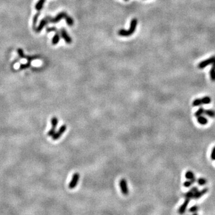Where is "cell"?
Wrapping results in <instances>:
<instances>
[{
    "label": "cell",
    "mask_w": 215,
    "mask_h": 215,
    "mask_svg": "<svg viewBox=\"0 0 215 215\" xmlns=\"http://www.w3.org/2000/svg\"><path fill=\"white\" fill-rule=\"evenodd\" d=\"M18 53H19V56H20V57H22V58H23V57L24 56L23 53V51H22V49H18Z\"/></svg>",
    "instance_id": "27"
},
{
    "label": "cell",
    "mask_w": 215,
    "mask_h": 215,
    "mask_svg": "<svg viewBox=\"0 0 215 215\" xmlns=\"http://www.w3.org/2000/svg\"><path fill=\"white\" fill-rule=\"evenodd\" d=\"M207 191H208L207 188H204L201 191H198V190H197L194 193V194L193 199H195V200L199 199V198H201L203 195L206 194L207 193Z\"/></svg>",
    "instance_id": "11"
},
{
    "label": "cell",
    "mask_w": 215,
    "mask_h": 215,
    "mask_svg": "<svg viewBox=\"0 0 215 215\" xmlns=\"http://www.w3.org/2000/svg\"><path fill=\"white\" fill-rule=\"evenodd\" d=\"M204 109L202 107H200V108L195 112V116L196 117L201 116V115L204 114Z\"/></svg>",
    "instance_id": "21"
},
{
    "label": "cell",
    "mask_w": 215,
    "mask_h": 215,
    "mask_svg": "<svg viewBox=\"0 0 215 215\" xmlns=\"http://www.w3.org/2000/svg\"><path fill=\"white\" fill-rule=\"evenodd\" d=\"M66 22L67 23V24L69 26H72L73 24H74V20H73V19H72L71 17H69V16H67L66 18Z\"/></svg>",
    "instance_id": "23"
},
{
    "label": "cell",
    "mask_w": 215,
    "mask_h": 215,
    "mask_svg": "<svg viewBox=\"0 0 215 215\" xmlns=\"http://www.w3.org/2000/svg\"><path fill=\"white\" fill-rule=\"evenodd\" d=\"M211 159L212 160H215V146L213 148L211 153Z\"/></svg>",
    "instance_id": "25"
},
{
    "label": "cell",
    "mask_w": 215,
    "mask_h": 215,
    "mask_svg": "<svg viewBox=\"0 0 215 215\" xmlns=\"http://www.w3.org/2000/svg\"><path fill=\"white\" fill-rule=\"evenodd\" d=\"M190 199H189V198H185V201H184V203L182 204V206H180L179 208L178 212L179 214H183V213L186 211V208L188 206V204L189 203H190Z\"/></svg>",
    "instance_id": "12"
},
{
    "label": "cell",
    "mask_w": 215,
    "mask_h": 215,
    "mask_svg": "<svg viewBox=\"0 0 215 215\" xmlns=\"http://www.w3.org/2000/svg\"><path fill=\"white\" fill-rule=\"evenodd\" d=\"M60 35L58 31H56V34H55V36L53 37V39H52V44L53 45H56L58 44L59 42L60 41Z\"/></svg>",
    "instance_id": "16"
},
{
    "label": "cell",
    "mask_w": 215,
    "mask_h": 215,
    "mask_svg": "<svg viewBox=\"0 0 215 215\" xmlns=\"http://www.w3.org/2000/svg\"><path fill=\"white\" fill-rule=\"evenodd\" d=\"M68 15L66 14V13L65 12H61L60 13H59L58 15H57L56 17L55 18H51V17H49V22H51L53 23H58L59 22L60 20H61L62 18H66L67 17Z\"/></svg>",
    "instance_id": "8"
},
{
    "label": "cell",
    "mask_w": 215,
    "mask_h": 215,
    "mask_svg": "<svg viewBox=\"0 0 215 215\" xmlns=\"http://www.w3.org/2000/svg\"><path fill=\"white\" fill-rule=\"evenodd\" d=\"M47 32H52V31H57V29L55 27H52V28H47L46 29Z\"/></svg>",
    "instance_id": "26"
},
{
    "label": "cell",
    "mask_w": 215,
    "mask_h": 215,
    "mask_svg": "<svg viewBox=\"0 0 215 215\" xmlns=\"http://www.w3.org/2000/svg\"><path fill=\"white\" fill-rule=\"evenodd\" d=\"M137 24H138V20L136 19H133L131 21L130 29L128 31L121 29L118 31V35L122 37H128V36L132 35L136 30Z\"/></svg>",
    "instance_id": "1"
},
{
    "label": "cell",
    "mask_w": 215,
    "mask_h": 215,
    "mask_svg": "<svg viewBox=\"0 0 215 215\" xmlns=\"http://www.w3.org/2000/svg\"><path fill=\"white\" fill-rule=\"evenodd\" d=\"M40 12L39 11L38 13H37L34 16V17L33 18V29H35V30L36 29V25H37V21H38V17L39 16H40Z\"/></svg>",
    "instance_id": "20"
},
{
    "label": "cell",
    "mask_w": 215,
    "mask_h": 215,
    "mask_svg": "<svg viewBox=\"0 0 215 215\" xmlns=\"http://www.w3.org/2000/svg\"><path fill=\"white\" fill-rule=\"evenodd\" d=\"M45 2V0H39L37 4L35 5V9L37 11H40L41 10L43 9L44 4Z\"/></svg>",
    "instance_id": "14"
},
{
    "label": "cell",
    "mask_w": 215,
    "mask_h": 215,
    "mask_svg": "<svg viewBox=\"0 0 215 215\" xmlns=\"http://www.w3.org/2000/svg\"><path fill=\"white\" fill-rule=\"evenodd\" d=\"M66 125H62V126L60 127L59 129L57 132H55V134L53 135V136H52V139L53 140V141H56V140H58L62 136L63 133L65 132V131H66Z\"/></svg>",
    "instance_id": "6"
},
{
    "label": "cell",
    "mask_w": 215,
    "mask_h": 215,
    "mask_svg": "<svg viewBox=\"0 0 215 215\" xmlns=\"http://www.w3.org/2000/svg\"><path fill=\"white\" fill-rule=\"evenodd\" d=\"M211 102V98L208 96H206L201 99H195L193 102L194 106H198L203 104H209Z\"/></svg>",
    "instance_id": "2"
},
{
    "label": "cell",
    "mask_w": 215,
    "mask_h": 215,
    "mask_svg": "<svg viewBox=\"0 0 215 215\" xmlns=\"http://www.w3.org/2000/svg\"><path fill=\"white\" fill-rule=\"evenodd\" d=\"M215 62V56H212L211 58H210L208 59L205 60V61H202L201 62H200L198 65V67L199 69H204V68H206V66H207L208 65L213 64Z\"/></svg>",
    "instance_id": "5"
},
{
    "label": "cell",
    "mask_w": 215,
    "mask_h": 215,
    "mask_svg": "<svg viewBox=\"0 0 215 215\" xmlns=\"http://www.w3.org/2000/svg\"><path fill=\"white\" fill-rule=\"evenodd\" d=\"M197 183H198V185H201V186H203V185H206V183H207V180L204 178H203V177L197 179Z\"/></svg>",
    "instance_id": "22"
},
{
    "label": "cell",
    "mask_w": 215,
    "mask_h": 215,
    "mask_svg": "<svg viewBox=\"0 0 215 215\" xmlns=\"http://www.w3.org/2000/svg\"><path fill=\"white\" fill-rule=\"evenodd\" d=\"M185 177L188 180H193V179H195V175L194 174V173L192 171H188L185 173Z\"/></svg>",
    "instance_id": "18"
},
{
    "label": "cell",
    "mask_w": 215,
    "mask_h": 215,
    "mask_svg": "<svg viewBox=\"0 0 215 215\" xmlns=\"http://www.w3.org/2000/svg\"><path fill=\"white\" fill-rule=\"evenodd\" d=\"M60 34H61V37L63 38V40L65 41L67 44H71L72 43V39L69 37L67 32L64 28H61L60 31Z\"/></svg>",
    "instance_id": "10"
},
{
    "label": "cell",
    "mask_w": 215,
    "mask_h": 215,
    "mask_svg": "<svg viewBox=\"0 0 215 215\" xmlns=\"http://www.w3.org/2000/svg\"><path fill=\"white\" fill-rule=\"evenodd\" d=\"M49 17L50 16H47L46 17H45L44 19H42L41 20V22L39 24L38 26L36 28L35 31L37 32H40L42 31V29L44 28V27L48 23V22H49Z\"/></svg>",
    "instance_id": "9"
},
{
    "label": "cell",
    "mask_w": 215,
    "mask_h": 215,
    "mask_svg": "<svg viewBox=\"0 0 215 215\" xmlns=\"http://www.w3.org/2000/svg\"><path fill=\"white\" fill-rule=\"evenodd\" d=\"M204 114L211 118L215 117V112L212 110H204Z\"/></svg>",
    "instance_id": "17"
},
{
    "label": "cell",
    "mask_w": 215,
    "mask_h": 215,
    "mask_svg": "<svg viewBox=\"0 0 215 215\" xmlns=\"http://www.w3.org/2000/svg\"><path fill=\"white\" fill-rule=\"evenodd\" d=\"M195 181H196V179H193V180H186V181H185V182H184V183H183L184 186L186 187V188H189V187L191 186V185H193V184L194 183V182H195Z\"/></svg>",
    "instance_id": "19"
},
{
    "label": "cell",
    "mask_w": 215,
    "mask_h": 215,
    "mask_svg": "<svg viewBox=\"0 0 215 215\" xmlns=\"http://www.w3.org/2000/svg\"><path fill=\"white\" fill-rule=\"evenodd\" d=\"M124 1H128V0H124Z\"/></svg>",
    "instance_id": "28"
},
{
    "label": "cell",
    "mask_w": 215,
    "mask_h": 215,
    "mask_svg": "<svg viewBox=\"0 0 215 215\" xmlns=\"http://www.w3.org/2000/svg\"><path fill=\"white\" fill-rule=\"evenodd\" d=\"M213 66L210 70V76L212 81H215V62L213 63Z\"/></svg>",
    "instance_id": "15"
},
{
    "label": "cell",
    "mask_w": 215,
    "mask_h": 215,
    "mask_svg": "<svg viewBox=\"0 0 215 215\" xmlns=\"http://www.w3.org/2000/svg\"><path fill=\"white\" fill-rule=\"evenodd\" d=\"M197 121L201 125H206L208 123V120L204 116H199L197 117Z\"/></svg>",
    "instance_id": "13"
},
{
    "label": "cell",
    "mask_w": 215,
    "mask_h": 215,
    "mask_svg": "<svg viewBox=\"0 0 215 215\" xmlns=\"http://www.w3.org/2000/svg\"><path fill=\"white\" fill-rule=\"evenodd\" d=\"M59 123V120L58 118L56 117H53L51 119V128L47 133V136H53V135L55 133L56 131V128L58 126Z\"/></svg>",
    "instance_id": "3"
},
{
    "label": "cell",
    "mask_w": 215,
    "mask_h": 215,
    "mask_svg": "<svg viewBox=\"0 0 215 215\" xmlns=\"http://www.w3.org/2000/svg\"><path fill=\"white\" fill-rule=\"evenodd\" d=\"M119 185H120V189H121L122 194L125 195H127L128 194V189L126 180L124 179H121L120 181V183H119Z\"/></svg>",
    "instance_id": "7"
},
{
    "label": "cell",
    "mask_w": 215,
    "mask_h": 215,
    "mask_svg": "<svg viewBox=\"0 0 215 215\" xmlns=\"http://www.w3.org/2000/svg\"><path fill=\"white\" fill-rule=\"evenodd\" d=\"M79 179V174L78 173H76L74 174L72 176V177L71 182H70V183L69 184V188L71 189V190H72V189L75 188L76 185H77L78 183Z\"/></svg>",
    "instance_id": "4"
},
{
    "label": "cell",
    "mask_w": 215,
    "mask_h": 215,
    "mask_svg": "<svg viewBox=\"0 0 215 215\" xmlns=\"http://www.w3.org/2000/svg\"><path fill=\"white\" fill-rule=\"evenodd\" d=\"M198 207L196 206V205H195V206H193V207H191L189 209V211L193 213H196L197 212V211H198Z\"/></svg>",
    "instance_id": "24"
}]
</instances>
